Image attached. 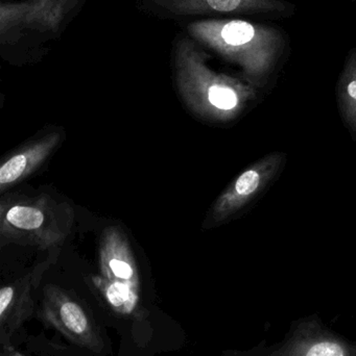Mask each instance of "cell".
<instances>
[{"instance_id":"obj_8","label":"cell","mask_w":356,"mask_h":356,"mask_svg":"<svg viewBox=\"0 0 356 356\" xmlns=\"http://www.w3.org/2000/svg\"><path fill=\"white\" fill-rule=\"evenodd\" d=\"M100 266L105 274L115 282L129 284L136 277L135 261L131 245L123 230L116 226L107 227L100 242Z\"/></svg>"},{"instance_id":"obj_10","label":"cell","mask_w":356,"mask_h":356,"mask_svg":"<svg viewBox=\"0 0 356 356\" xmlns=\"http://www.w3.org/2000/svg\"><path fill=\"white\" fill-rule=\"evenodd\" d=\"M336 96L343 120L356 139V48H353L346 56Z\"/></svg>"},{"instance_id":"obj_5","label":"cell","mask_w":356,"mask_h":356,"mask_svg":"<svg viewBox=\"0 0 356 356\" xmlns=\"http://www.w3.org/2000/svg\"><path fill=\"white\" fill-rule=\"evenodd\" d=\"M165 16H238L288 15L295 6L284 0H150Z\"/></svg>"},{"instance_id":"obj_12","label":"cell","mask_w":356,"mask_h":356,"mask_svg":"<svg viewBox=\"0 0 356 356\" xmlns=\"http://www.w3.org/2000/svg\"><path fill=\"white\" fill-rule=\"evenodd\" d=\"M0 13V24H1V33L4 35L6 31L13 27L23 24L25 14V2L23 3L1 4Z\"/></svg>"},{"instance_id":"obj_11","label":"cell","mask_w":356,"mask_h":356,"mask_svg":"<svg viewBox=\"0 0 356 356\" xmlns=\"http://www.w3.org/2000/svg\"><path fill=\"white\" fill-rule=\"evenodd\" d=\"M61 318L65 325L75 334H82L87 327L85 314L75 303L65 302L61 307Z\"/></svg>"},{"instance_id":"obj_14","label":"cell","mask_w":356,"mask_h":356,"mask_svg":"<svg viewBox=\"0 0 356 356\" xmlns=\"http://www.w3.org/2000/svg\"><path fill=\"white\" fill-rule=\"evenodd\" d=\"M14 293L15 291L12 286H4L0 291V316H3L4 312L12 302Z\"/></svg>"},{"instance_id":"obj_3","label":"cell","mask_w":356,"mask_h":356,"mask_svg":"<svg viewBox=\"0 0 356 356\" xmlns=\"http://www.w3.org/2000/svg\"><path fill=\"white\" fill-rule=\"evenodd\" d=\"M75 211L46 195L6 196L0 202V244L59 252L70 234Z\"/></svg>"},{"instance_id":"obj_6","label":"cell","mask_w":356,"mask_h":356,"mask_svg":"<svg viewBox=\"0 0 356 356\" xmlns=\"http://www.w3.org/2000/svg\"><path fill=\"white\" fill-rule=\"evenodd\" d=\"M259 356H356V345L319 324H299L286 340L271 348L259 349Z\"/></svg>"},{"instance_id":"obj_4","label":"cell","mask_w":356,"mask_h":356,"mask_svg":"<svg viewBox=\"0 0 356 356\" xmlns=\"http://www.w3.org/2000/svg\"><path fill=\"white\" fill-rule=\"evenodd\" d=\"M284 164L286 156L282 152H274L242 171L217 197L209 211L205 227L222 225L238 215L269 188Z\"/></svg>"},{"instance_id":"obj_1","label":"cell","mask_w":356,"mask_h":356,"mask_svg":"<svg viewBox=\"0 0 356 356\" xmlns=\"http://www.w3.org/2000/svg\"><path fill=\"white\" fill-rule=\"evenodd\" d=\"M206 52L189 35L175 42L173 79L186 108L213 123L238 119L256 97V87L245 79L219 73L207 64Z\"/></svg>"},{"instance_id":"obj_2","label":"cell","mask_w":356,"mask_h":356,"mask_svg":"<svg viewBox=\"0 0 356 356\" xmlns=\"http://www.w3.org/2000/svg\"><path fill=\"white\" fill-rule=\"evenodd\" d=\"M188 35L203 48L240 67L245 81L263 88L288 47L281 29L242 19H203L189 23Z\"/></svg>"},{"instance_id":"obj_9","label":"cell","mask_w":356,"mask_h":356,"mask_svg":"<svg viewBox=\"0 0 356 356\" xmlns=\"http://www.w3.org/2000/svg\"><path fill=\"white\" fill-rule=\"evenodd\" d=\"M75 0H29L25 2L23 26L54 31L75 6Z\"/></svg>"},{"instance_id":"obj_7","label":"cell","mask_w":356,"mask_h":356,"mask_svg":"<svg viewBox=\"0 0 356 356\" xmlns=\"http://www.w3.org/2000/svg\"><path fill=\"white\" fill-rule=\"evenodd\" d=\"M63 139L62 131H49L8 156L0 166V192L3 194L36 172L56 152Z\"/></svg>"},{"instance_id":"obj_13","label":"cell","mask_w":356,"mask_h":356,"mask_svg":"<svg viewBox=\"0 0 356 356\" xmlns=\"http://www.w3.org/2000/svg\"><path fill=\"white\" fill-rule=\"evenodd\" d=\"M106 294L111 305L121 307L129 300L132 291L129 284L125 282H112L107 284Z\"/></svg>"}]
</instances>
